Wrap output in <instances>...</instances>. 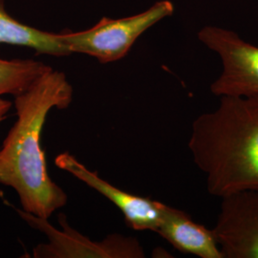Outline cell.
I'll return each mask as SVG.
<instances>
[{
    "instance_id": "cell-3",
    "label": "cell",
    "mask_w": 258,
    "mask_h": 258,
    "mask_svg": "<svg viewBox=\"0 0 258 258\" xmlns=\"http://www.w3.org/2000/svg\"><path fill=\"white\" fill-rule=\"evenodd\" d=\"M169 0L157 1L148 9L122 19L102 18L93 27L79 32L60 33L71 54H83L97 58L101 63L120 60L148 29L174 14Z\"/></svg>"
},
{
    "instance_id": "cell-9",
    "label": "cell",
    "mask_w": 258,
    "mask_h": 258,
    "mask_svg": "<svg viewBox=\"0 0 258 258\" xmlns=\"http://www.w3.org/2000/svg\"><path fill=\"white\" fill-rule=\"evenodd\" d=\"M30 48L37 54L66 56L71 55L65 46L60 33H50L26 25L14 19L0 0V45Z\"/></svg>"
},
{
    "instance_id": "cell-5",
    "label": "cell",
    "mask_w": 258,
    "mask_h": 258,
    "mask_svg": "<svg viewBox=\"0 0 258 258\" xmlns=\"http://www.w3.org/2000/svg\"><path fill=\"white\" fill-rule=\"evenodd\" d=\"M29 226L43 232L48 243L34 248L36 258H143L145 250L138 240L120 234H110L102 241H92L70 227L66 215L59 214L61 230H56L48 219L16 209Z\"/></svg>"
},
{
    "instance_id": "cell-7",
    "label": "cell",
    "mask_w": 258,
    "mask_h": 258,
    "mask_svg": "<svg viewBox=\"0 0 258 258\" xmlns=\"http://www.w3.org/2000/svg\"><path fill=\"white\" fill-rule=\"evenodd\" d=\"M55 164L106 197L122 212L131 229L156 232L166 204L121 190L102 179L97 172L89 170L68 152L55 157Z\"/></svg>"
},
{
    "instance_id": "cell-10",
    "label": "cell",
    "mask_w": 258,
    "mask_h": 258,
    "mask_svg": "<svg viewBox=\"0 0 258 258\" xmlns=\"http://www.w3.org/2000/svg\"><path fill=\"white\" fill-rule=\"evenodd\" d=\"M51 68L34 59L0 58V98L4 95L18 96Z\"/></svg>"
},
{
    "instance_id": "cell-2",
    "label": "cell",
    "mask_w": 258,
    "mask_h": 258,
    "mask_svg": "<svg viewBox=\"0 0 258 258\" xmlns=\"http://www.w3.org/2000/svg\"><path fill=\"white\" fill-rule=\"evenodd\" d=\"M219 99L215 109L192 122L188 148L194 164L212 196L258 191V100Z\"/></svg>"
},
{
    "instance_id": "cell-4",
    "label": "cell",
    "mask_w": 258,
    "mask_h": 258,
    "mask_svg": "<svg viewBox=\"0 0 258 258\" xmlns=\"http://www.w3.org/2000/svg\"><path fill=\"white\" fill-rule=\"evenodd\" d=\"M197 37L221 60V74L211 84V92L219 98L258 100V46L231 30L212 25L204 26Z\"/></svg>"
},
{
    "instance_id": "cell-8",
    "label": "cell",
    "mask_w": 258,
    "mask_h": 258,
    "mask_svg": "<svg viewBox=\"0 0 258 258\" xmlns=\"http://www.w3.org/2000/svg\"><path fill=\"white\" fill-rule=\"evenodd\" d=\"M156 232L184 253L200 258H224L212 230L175 208L166 205Z\"/></svg>"
},
{
    "instance_id": "cell-11",
    "label": "cell",
    "mask_w": 258,
    "mask_h": 258,
    "mask_svg": "<svg viewBox=\"0 0 258 258\" xmlns=\"http://www.w3.org/2000/svg\"><path fill=\"white\" fill-rule=\"evenodd\" d=\"M12 102L8 100H4L2 99V97L0 98V122H2L5 120L9 114L10 110L12 108Z\"/></svg>"
},
{
    "instance_id": "cell-1",
    "label": "cell",
    "mask_w": 258,
    "mask_h": 258,
    "mask_svg": "<svg viewBox=\"0 0 258 258\" xmlns=\"http://www.w3.org/2000/svg\"><path fill=\"white\" fill-rule=\"evenodd\" d=\"M72 101L66 75L49 69L15 97L18 118L0 148V184L17 192L23 211L45 219L64 207L67 195L48 174L42 129L50 111L66 109Z\"/></svg>"
},
{
    "instance_id": "cell-6",
    "label": "cell",
    "mask_w": 258,
    "mask_h": 258,
    "mask_svg": "<svg viewBox=\"0 0 258 258\" xmlns=\"http://www.w3.org/2000/svg\"><path fill=\"white\" fill-rule=\"evenodd\" d=\"M212 231L224 258H258V191L222 197Z\"/></svg>"
}]
</instances>
